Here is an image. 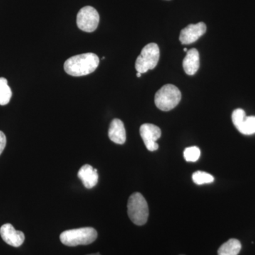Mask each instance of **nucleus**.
Instances as JSON below:
<instances>
[{"label":"nucleus","mask_w":255,"mask_h":255,"mask_svg":"<svg viewBox=\"0 0 255 255\" xmlns=\"http://www.w3.org/2000/svg\"><path fill=\"white\" fill-rule=\"evenodd\" d=\"M128 215L129 219L137 226H143L149 216L148 205L140 193H133L128 201Z\"/></svg>","instance_id":"obj_3"},{"label":"nucleus","mask_w":255,"mask_h":255,"mask_svg":"<svg viewBox=\"0 0 255 255\" xmlns=\"http://www.w3.org/2000/svg\"><path fill=\"white\" fill-rule=\"evenodd\" d=\"M238 131L243 135H250L255 133V117H246L236 126Z\"/></svg>","instance_id":"obj_14"},{"label":"nucleus","mask_w":255,"mask_h":255,"mask_svg":"<svg viewBox=\"0 0 255 255\" xmlns=\"http://www.w3.org/2000/svg\"><path fill=\"white\" fill-rule=\"evenodd\" d=\"M206 31V25L204 22L189 24L180 32L179 41L182 44L189 45L194 43Z\"/></svg>","instance_id":"obj_8"},{"label":"nucleus","mask_w":255,"mask_h":255,"mask_svg":"<svg viewBox=\"0 0 255 255\" xmlns=\"http://www.w3.org/2000/svg\"><path fill=\"white\" fill-rule=\"evenodd\" d=\"M100 23V14L92 7L87 6L79 11L77 16V25L82 31L92 33L98 27Z\"/></svg>","instance_id":"obj_6"},{"label":"nucleus","mask_w":255,"mask_h":255,"mask_svg":"<svg viewBox=\"0 0 255 255\" xmlns=\"http://www.w3.org/2000/svg\"><path fill=\"white\" fill-rule=\"evenodd\" d=\"M109 137L112 142L122 145L127 140V133L124 124L120 119H115L112 121L109 128Z\"/></svg>","instance_id":"obj_11"},{"label":"nucleus","mask_w":255,"mask_h":255,"mask_svg":"<svg viewBox=\"0 0 255 255\" xmlns=\"http://www.w3.org/2000/svg\"><path fill=\"white\" fill-rule=\"evenodd\" d=\"M140 133L147 150L153 152L159 148L156 141L161 137L162 132L158 127L151 124H142L140 128Z\"/></svg>","instance_id":"obj_7"},{"label":"nucleus","mask_w":255,"mask_h":255,"mask_svg":"<svg viewBox=\"0 0 255 255\" xmlns=\"http://www.w3.org/2000/svg\"><path fill=\"white\" fill-rule=\"evenodd\" d=\"M159 59V48L156 43L146 45L135 61V70L137 73H145L157 66Z\"/></svg>","instance_id":"obj_5"},{"label":"nucleus","mask_w":255,"mask_h":255,"mask_svg":"<svg viewBox=\"0 0 255 255\" xmlns=\"http://www.w3.org/2000/svg\"><path fill=\"white\" fill-rule=\"evenodd\" d=\"M0 236L6 244L15 248L21 246L25 240L23 233L16 231L10 223H6L1 226L0 228Z\"/></svg>","instance_id":"obj_9"},{"label":"nucleus","mask_w":255,"mask_h":255,"mask_svg":"<svg viewBox=\"0 0 255 255\" xmlns=\"http://www.w3.org/2000/svg\"><path fill=\"white\" fill-rule=\"evenodd\" d=\"M241 242L237 239H230L223 243L218 251L219 255H238L241 251Z\"/></svg>","instance_id":"obj_13"},{"label":"nucleus","mask_w":255,"mask_h":255,"mask_svg":"<svg viewBox=\"0 0 255 255\" xmlns=\"http://www.w3.org/2000/svg\"><path fill=\"white\" fill-rule=\"evenodd\" d=\"M6 144V138L4 132L0 130V155L2 153Z\"/></svg>","instance_id":"obj_18"},{"label":"nucleus","mask_w":255,"mask_h":255,"mask_svg":"<svg viewBox=\"0 0 255 255\" xmlns=\"http://www.w3.org/2000/svg\"><path fill=\"white\" fill-rule=\"evenodd\" d=\"M201 155L200 149L196 146L187 147L184 151V157L187 162H196Z\"/></svg>","instance_id":"obj_17"},{"label":"nucleus","mask_w":255,"mask_h":255,"mask_svg":"<svg viewBox=\"0 0 255 255\" xmlns=\"http://www.w3.org/2000/svg\"><path fill=\"white\" fill-rule=\"evenodd\" d=\"M182 99V94L177 87L171 84L164 85L155 96L156 107L161 111L168 112L177 107Z\"/></svg>","instance_id":"obj_4"},{"label":"nucleus","mask_w":255,"mask_h":255,"mask_svg":"<svg viewBox=\"0 0 255 255\" xmlns=\"http://www.w3.org/2000/svg\"><path fill=\"white\" fill-rule=\"evenodd\" d=\"M141 75H142L141 73H137V72L136 75H137V78H140V77L141 76Z\"/></svg>","instance_id":"obj_19"},{"label":"nucleus","mask_w":255,"mask_h":255,"mask_svg":"<svg viewBox=\"0 0 255 255\" xmlns=\"http://www.w3.org/2000/svg\"><path fill=\"white\" fill-rule=\"evenodd\" d=\"M101 255L100 253H96V254H92V255Z\"/></svg>","instance_id":"obj_20"},{"label":"nucleus","mask_w":255,"mask_h":255,"mask_svg":"<svg viewBox=\"0 0 255 255\" xmlns=\"http://www.w3.org/2000/svg\"><path fill=\"white\" fill-rule=\"evenodd\" d=\"M99 64L100 58L95 53H83L67 60L64 64V70L72 76H84L95 72Z\"/></svg>","instance_id":"obj_1"},{"label":"nucleus","mask_w":255,"mask_h":255,"mask_svg":"<svg viewBox=\"0 0 255 255\" xmlns=\"http://www.w3.org/2000/svg\"><path fill=\"white\" fill-rule=\"evenodd\" d=\"M199 53L196 48L188 50L185 58L183 60V68L189 75L196 74L199 68Z\"/></svg>","instance_id":"obj_12"},{"label":"nucleus","mask_w":255,"mask_h":255,"mask_svg":"<svg viewBox=\"0 0 255 255\" xmlns=\"http://www.w3.org/2000/svg\"><path fill=\"white\" fill-rule=\"evenodd\" d=\"M184 52H187L188 51L187 48H184Z\"/></svg>","instance_id":"obj_21"},{"label":"nucleus","mask_w":255,"mask_h":255,"mask_svg":"<svg viewBox=\"0 0 255 255\" xmlns=\"http://www.w3.org/2000/svg\"><path fill=\"white\" fill-rule=\"evenodd\" d=\"M97 238V231L91 227L68 230L62 233L60 236L61 243L69 247L87 246L94 243Z\"/></svg>","instance_id":"obj_2"},{"label":"nucleus","mask_w":255,"mask_h":255,"mask_svg":"<svg viewBox=\"0 0 255 255\" xmlns=\"http://www.w3.org/2000/svg\"><path fill=\"white\" fill-rule=\"evenodd\" d=\"M11 88L8 85L6 79L0 78V105L4 106L9 103L11 98Z\"/></svg>","instance_id":"obj_15"},{"label":"nucleus","mask_w":255,"mask_h":255,"mask_svg":"<svg viewBox=\"0 0 255 255\" xmlns=\"http://www.w3.org/2000/svg\"><path fill=\"white\" fill-rule=\"evenodd\" d=\"M79 179H81L82 184L87 189H92L97 185L99 180L97 170L90 164L82 166L78 172Z\"/></svg>","instance_id":"obj_10"},{"label":"nucleus","mask_w":255,"mask_h":255,"mask_svg":"<svg viewBox=\"0 0 255 255\" xmlns=\"http://www.w3.org/2000/svg\"><path fill=\"white\" fill-rule=\"evenodd\" d=\"M193 182L198 185L210 184L214 182V177L211 174L201 171H197L192 174Z\"/></svg>","instance_id":"obj_16"}]
</instances>
